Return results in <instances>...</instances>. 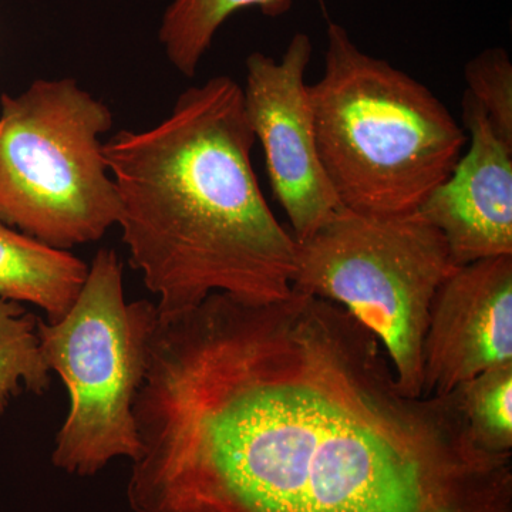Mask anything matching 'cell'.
Wrapping results in <instances>:
<instances>
[{
	"instance_id": "obj_1",
	"label": "cell",
	"mask_w": 512,
	"mask_h": 512,
	"mask_svg": "<svg viewBox=\"0 0 512 512\" xmlns=\"http://www.w3.org/2000/svg\"><path fill=\"white\" fill-rule=\"evenodd\" d=\"M134 419V512H512V454L448 394L407 396L336 303L212 293L158 320Z\"/></svg>"
},
{
	"instance_id": "obj_10",
	"label": "cell",
	"mask_w": 512,
	"mask_h": 512,
	"mask_svg": "<svg viewBox=\"0 0 512 512\" xmlns=\"http://www.w3.org/2000/svg\"><path fill=\"white\" fill-rule=\"evenodd\" d=\"M89 265L0 222V298L30 303L57 320L69 311Z\"/></svg>"
},
{
	"instance_id": "obj_13",
	"label": "cell",
	"mask_w": 512,
	"mask_h": 512,
	"mask_svg": "<svg viewBox=\"0 0 512 512\" xmlns=\"http://www.w3.org/2000/svg\"><path fill=\"white\" fill-rule=\"evenodd\" d=\"M37 322L22 303L0 298V416L25 390L43 394L52 386Z\"/></svg>"
},
{
	"instance_id": "obj_12",
	"label": "cell",
	"mask_w": 512,
	"mask_h": 512,
	"mask_svg": "<svg viewBox=\"0 0 512 512\" xmlns=\"http://www.w3.org/2000/svg\"><path fill=\"white\" fill-rule=\"evenodd\" d=\"M451 397L468 437L490 454H512V363L454 387Z\"/></svg>"
},
{
	"instance_id": "obj_4",
	"label": "cell",
	"mask_w": 512,
	"mask_h": 512,
	"mask_svg": "<svg viewBox=\"0 0 512 512\" xmlns=\"http://www.w3.org/2000/svg\"><path fill=\"white\" fill-rule=\"evenodd\" d=\"M107 104L69 79L0 97V222L49 247L92 244L117 225L119 194L100 137Z\"/></svg>"
},
{
	"instance_id": "obj_6",
	"label": "cell",
	"mask_w": 512,
	"mask_h": 512,
	"mask_svg": "<svg viewBox=\"0 0 512 512\" xmlns=\"http://www.w3.org/2000/svg\"><path fill=\"white\" fill-rule=\"evenodd\" d=\"M456 268L443 235L419 212L340 208L298 242L292 291L336 303L375 333L400 389L420 397L431 303Z\"/></svg>"
},
{
	"instance_id": "obj_8",
	"label": "cell",
	"mask_w": 512,
	"mask_h": 512,
	"mask_svg": "<svg viewBox=\"0 0 512 512\" xmlns=\"http://www.w3.org/2000/svg\"><path fill=\"white\" fill-rule=\"evenodd\" d=\"M421 396L512 363V255L457 266L431 303Z\"/></svg>"
},
{
	"instance_id": "obj_7",
	"label": "cell",
	"mask_w": 512,
	"mask_h": 512,
	"mask_svg": "<svg viewBox=\"0 0 512 512\" xmlns=\"http://www.w3.org/2000/svg\"><path fill=\"white\" fill-rule=\"evenodd\" d=\"M312 50L311 37L298 32L279 60L251 53L242 87L272 190L298 242L311 237L343 208L319 156L311 84L306 83Z\"/></svg>"
},
{
	"instance_id": "obj_9",
	"label": "cell",
	"mask_w": 512,
	"mask_h": 512,
	"mask_svg": "<svg viewBox=\"0 0 512 512\" xmlns=\"http://www.w3.org/2000/svg\"><path fill=\"white\" fill-rule=\"evenodd\" d=\"M461 104L470 147L417 211L443 235L457 266L512 255V147L467 93Z\"/></svg>"
},
{
	"instance_id": "obj_11",
	"label": "cell",
	"mask_w": 512,
	"mask_h": 512,
	"mask_svg": "<svg viewBox=\"0 0 512 512\" xmlns=\"http://www.w3.org/2000/svg\"><path fill=\"white\" fill-rule=\"evenodd\" d=\"M248 8L278 18L292 9V0H173L158 32L168 62L183 76H195L221 26Z\"/></svg>"
},
{
	"instance_id": "obj_5",
	"label": "cell",
	"mask_w": 512,
	"mask_h": 512,
	"mask_svg": "<svg viewBox=\"0 0 512 512\" xmlns=\"http://www.w3.org/2000/svg\"><path fill=\"white\" fill-rule=\"evenodd\" d=\"M158 320L156 303L126 302L123 262L106 248L94 256L69 311L57 320L39 319L43 355L69 394L53 466L93 477L116 458L136 460L134 404L146 380Z\"/></svg>"
},
{
	"instance_id": "obj_3",
	"label": "cell",
	"mask_w": 512,
	"mask_h": 512,
	"mask_svg": "<svg viewBox=\"0 0 512 512\" xmlns=\"http://www.w3.org/2000/svg\"><path fill=\"white\" fill-rule=\"evenodd\" d=\"M311 100L320 161L340 205L357 214L419 211L467 146L466 128L429 87L363 52L336 22Z\"/></svg>"
},
{
	"instance_id": "obj_2",
	"label": "cell",
	"mask_w": 512,
	"mask_h": 512,
	"mask_svg": "<svg viewBox=\"0 0 512 512\" xmlns=\"http://www.w3.org/2000/svg\"><path fill=\"white\" fill-rule=\"evenodd\" d=\"M255 143L242 87L215 76L184 90L156 126L103 144L128 262L163 318L212 293L252 302L291 293L298 242L262 194Z\"/></svg>"
},
{
	"instance_id": "obj_14",
	"label": "cell",
	"mask_w": 512,
	"mask_h": 512,
	"mask_svg": "<svg viewBox=\"0 0 512 512\" xmlns=\"http://www.w3.org/2000/svg\"><path fill=\"white\" fill-rule=\"evenodd\" d=\"M467 94L483 109L500 140L512 147V62L504 47H488L464 67Z\"/></svg>"
}]
</instances>
